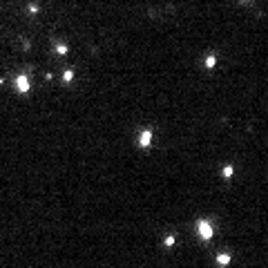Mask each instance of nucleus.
<instances>
[{
	"instance_id": "1",
	"label": "nucleus",
	"mask_w": 268,
	"mask_h": 268,
	"mask_svg": "<svg viewBox=\"0 0 268 268\" xmlns=\"http://www.w3.org/2000/svg\"><path fill=\"white\" fill-rule=\"evenodd\" d=\"M199 232H201V237H206V239H208L210 235H212V228H210L206 221H201V223H199Z\"/></svg>"
},
{
	"instance_id": "2",
	"label": "nucleus",
	"mask_w": 268,
	"mask_h": 268,
	"mask_svg": "<svg viewBox=\"0 0 268 268\" xmlns=\"http://www.w3.org/2000/svg\"><path fill=\"white\" fill-rule=\"evenodd\" d=\"M150 141H152V132H143V134H141V145H143V147L150 145Z\"/></svg>"
},
{
	"instance_id": "3",
	"label": "nucleus",
	"mask_w": 268,
	"mask_h": 268,
	"mask_svg": "<svg viewBox=\"0 0 268 268\" xmlns=\"http://www.w3.org/2000/svg\"><path fill=\"white\" fill-rule=\"evenodd\" d=\"M18 89H20V92H27V89H29V81H27L25 76H20V78H18Z\"/></svg>"
}]
</instances>
